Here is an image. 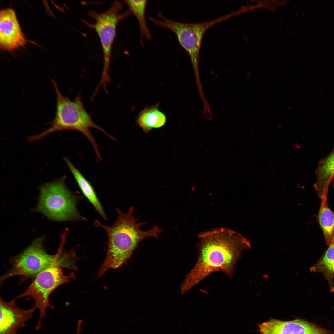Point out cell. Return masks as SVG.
Masks as SVG:
<instances>
[{
  "label": "cell",
  "instance_id": "4",
  "mask_svg": "<svg viewBox=\"0 0 334 334\" xmlns=\"http://www.w3.org/2000/svg\"><path fill=\"white\" fill-rule=\"evenodd\" d=\"M66 178L64 176L39 186L38 202L34 210L55 221L85 220L77 209V196L65 184Z\"/></svg>",
  "mask_w": 334,
  "mask_h": 334
},
{
  "label": "cell",
  "instance_id": "16",
  "mask_svg": "<svg viewBox=\"0 0 334 334\" xmlns=\"http://www.w3.org/2000/svg\"><path fill=\"white\" fill-rule=\"evenodd\" d=\"M131 11L138 20L141 31V34L145 36L148 40L151 38L150 31L146 24L145 18V12L147 1L125 0Z\"/></svg>",
  "mask_w": 334,
  "mask_h": 334
},
{
  "label": "cell",
  "instance_id": "10",
  "mask_svg": "<svg viewBox=\"0 0 334 334\" xmlns=\"http://www.w3.org/2000/svg\"><path fill=\"white\" fill-rule=\"evenodd\" d=\"M261 334H334L312 323L301 319L284 321L271 319L258 325Z\"/></svg>",
  "mask_w": 334,
  "mask_h": 334
},
{
  "label": "cell",
  "instance_id": "9",
  "mask_svg": "<svg viewBox=\"0 0 334 334\" xmlns=\"http://www.w3.org/2000/svg\"><path fill=\"white\" fill-rule=\"evenodd\" d=\"M27 40L21 30L15 11L9 8L0 11V47L11 52L24 47Z\"/></svg>",
  "mask_w": 334,
  "mask_h": 334
},
{
  "label": "cell",
  "instance_id": "14",
  "mask_svg": "<svg viewBox=\"0 0 334 334\" xmlns=\"http://www.w3.org/2000/svg\"><path fill=\"white\" fill-rule=\"evenodd\" d=\"M166 121L165 115L159 110L157 106L144 109L139 113L137 119L139 126L146 132L153 128L163 126Z\"/></svg>",
  "mask_w": 334,
  "mask_h": 334
},
{
  "label": "cell",
  "instance_id": "7",
  "mask_svg": "<svg viewBox=\"0 0 334 334\" xmlns=\"http://www.w3.org/2000/svg\"><path fill=\"white\" fill-rule=\"evenodd\" d=\"M122 4L115 1L107 10L97 12L93 10L88 12L89 15L94 22L91 23L84 20L83 22L88 27L94 29L96 32L102 47L103 66L101 79L99 83L101 85L105 86L110 79L109 72L110 70L112 48L115 40L117 26L121 21L129 14L130 11L121 13Z\"/></svg>",
  "mask_w": 334,
  "mask_h": 334
},
{
  "label": "cell",
  "instance_id": "8",
  "mask_svg": "<svg viewBox=\"0 0 334 334\" xmlns=\"http://www.w3.org/2000/svg\"><path fill=\"white\" fill-rule=\"evenodd\" d=\"M44 236L34 240L31 244L14 259L10 271L1 279V282L7 278L15 276L27 277L36 276L41 272L55 263L64 262L61 257L65 242L62 241L54 255L48 254L43 246Z\"/></svg>",
  "mask_w": 334,
  "mask_h": 334
},
{
  "label": "cell",
  "instance_id": "11",
  "mask_svg": "<svg viewBox=\"0 0 334 334\" xmlns=\"http://www.w3.org/2000/svg\"><path fill=\"white\" fill-rule=\"evenodd\" d=\"M36 309L33 307L24 309L17 306L15 300L9 302L0 299V334H17L33 317Z\"/></svg>",
  "mask_w": 334,
  "mask_h": 334
},
{
  "label": "cell",
  "instance_id": "1",
  "mask_svg": "<svg viewBox=\"0 0 334 334\" xmlns=\"http://www.w3.org/2000/svg\"><path fill=\"white\" fill-rule=\"evenodd\" d=\"M195 264L181 286L184 294L211 273L224 272L231 277L233 268L242 252L250 247V241L239 233L222 228L200 233Z\"/></svg>",
  "mask_w": 334,
  "mask_h": 334
},
{
  "label": "cell",
  "instance_id": "6",
  "mask_svg": "<svg viewBox=\"0 0 334 334\" xmlns=\"http://www.w3.org/2000/svg\"><path fill=\"white\" fill-rule=\"evenodd\" d=\"M63 263H55L41 272L26 290L14 299L16 300L29 297L33 300L35 302L33 307L39 312V318L35 328L37 331L41 329L43 319L47 317V310L49 308H54L49 301L51 293L59 286L69 282L74 277L72 274H65L62 268L64 265Z\"/></svg>",
  "mask_w": 334,
  "mask_h": 334
},
{
  "label": "cell",
  "instance_id": "20",
  "mask_svg": "<svg viewBox=\"0 0 334 334\" xmlns=\"http://www.w3.org/2000/svg\"><path fill=\"white\" fill-rule=\"evenodd\" d=\"M333 272L334 273V265L333 268Z\"/></svg>",
  "mask_w": 334,
  "mask_h": 334
},
{
  "label": "cell",
  "instance_id": "12",
  "mask_svg": "<svg viewBox=\"0 0 334 334\" xmlns=\"http://www.w3.org/2000/svg\"><path fill=\"white\" fill-rule=\"evenodd\" d=\"M315 173L314 188L321 199L327 198L330 184L334 178V151L320 161Z\"/></svg>",
  "mask_w": 334,
  "mask_h": 334
},
{
  "label": "cell",
  "instance_id": "15",
  "mask_svg": "<svg viewBox=\"0 0 334 334\" xmlns=\"http://www.w3.org/2000/svg\"><path fill=\"white\" fill-rule=\"evenodd\" d=\"M317 218L326 244L328 246L334 238V212L328 205L327 197L321 199Z\"/></svg>",
  "mask_w": 334,
  "mask_h": 334
},
{
  "label": "cell",
  "instance_id": "2",
  "mask_svg": "<svg viewBox=\"0 0 334 334\" xmlns=\"http://www.w3.org/2000/svg\"><path fill=\"white\" fill-rule=\"evenodd\" d=\"M117 218L113 225L106 226L97 220L94 224L103 229L108 238V250L105 260L99 272L98 277L102 276L109 269L121 267L130 257L138 243L145 238L153 237L158 238V235L163 230L158 225L153 226L147 230L140 227L148 221L138 222L134 214V208L129 207L126 212L116 209Z\"/></svg>",
  "mask_w": 334,
  "mask_h": 334
},
{
  "label": "cell",
  "instance_id": "3",
  "mask_svg": "<svg viewBox=\"0 0 334 334\" xmlns=\"http://www.w3.org/2000/svg\"><path fill=\"white\" fill-rule=\"evenodd\" d=\"M52 82L56 96L55 117L49 128L37 135L28 136V140L30 141L38 140L52 133L62 130L77 131L83 134L88 139L94 149L97 161H101L102 158L98 146L91 132L90 129L93 128L100 130L111 139L114 140L115 139L93 122L84 108L80 94L71 101L61 93L55 80L52 79Z\"/></svg>",
  "mask_w": 334,
  "mask_h": 334
},
{
  "label": "cell",
  "instance_id": "19",
  "mask_svg": "<svg viewBox=\"0 0 334 334\" xmlns=\"http://www.w3.org/2000/svg\"><path fill=\"white\" fill-rule=\"evenodd\" d=\"M332 186H333V188H334V178H333L332 179Z\"/></svg>",
  "mask_w": 334,
  "mask_h": 334
},
{
  "label": "cell",
  "instance_id": "13",
  "mask_svg": "<svg viewBox=\"0 0 334 334\" xmlns=\"http://www.w3.org/2000/svg\"><path fill=\"white\" fill-rule=\"evenodd\" d=\"M64 160L84 195L102 217L105 219H107V217L103 208L92 185L67 157H64Z\"/></svg>",
  "mask_w": 334,
  "mask_h": 334
},
{
  "label": "cell",
  "instance_id": "5",
  "mask_svg": "<svg viewBox=\"0 0 334 334\" xmlns=\"http://www.w3.org/2000/svg\"><path fill=\"white\" fill-rule=\"evenodd\" d=\"M241 12L238 10L213 19L199 23L173 21L164 17L161 12L159 15L161 20L152 17L150 18V20L156 25L168 29L175 34L181 45L188 53L195 74L198 77L199 53L202 38L205 32L213 25Z\"/></svg>",
  "mask_w": 334,
  "mask_h": 334
},
{
  "label": "cell",
  "instance_id": "18",
  "mask_svg": "<svg viewBox=\"0 0 334 334\" xmlns=\"http://www.w3.org/2000/svg\"><path fill=\"white\" fill-rule=\"evenodd\" d=\"M81 330L79 329H77L76 332V334H80Z\"/></svg>",
  "mask_w": 334,
  "mask_h": 334
},
{
  "label": "cell",
  "instance_id": "17",
  "mask_svg": "<svg viewBox=\"0 0 334 334\" xmlns=\"http://www.w3.org/2000/svg\"><path fill=\"white\" fill-rule=\"evenodd\" d=\"M328 246L324 256L317 265V268L328 278L331 279L332 277L334 265V238Z\"/></svg>",
  "mask_w": 334,
  "mask_h": 334
}]
</instances>
